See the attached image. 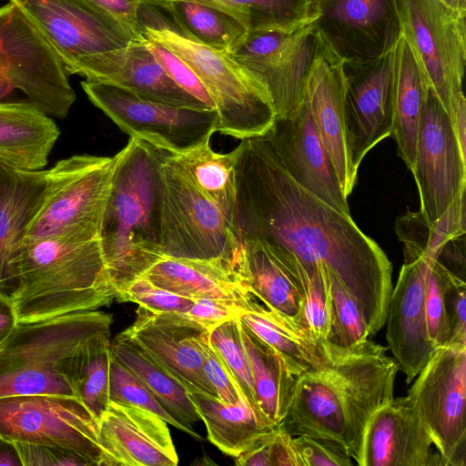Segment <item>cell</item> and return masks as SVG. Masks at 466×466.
Here are the masks:
<instances>
[{
    "label": "cell",
    "mask_w": 466,
    "mask_h": 466,
    "mask_svg": "<svg viewBox=\"0 0 466 466\" xmlns=\"http://www.w3.org/2000/svg\"><path fill=\"white\" fill-rule=\"evenodd\" d=\"M236 166L240 239H257L324 268L359 303L370 336L385 324L392 265L377 242L346 215L286 172L264 137L240 140Z\"/></svg>",
    "instance_id": "1"
},
{
    "label": "cell",
    "mask_w": 466,
    "mask_h": 466,
    "mask_svg": "<svg viewBox=\"0 0 466 466\" xmlns=\"http://www.w3.org/2000/svg\"><path fill=\"white\" fill-rule=\"evenodd\" d=\"M429 253L404 260L392 289L386 314V338L400 369L410 383L437 349L428 334L425 287L431 260Z\"/></svg>",
    "instance_id": "21"
},
{
    "label": "cell",
    "mask_w": 466,
    "mask_h": 466,
    "mask_svg": "<svg viewBox=\"0 0 466 466\" xmlns=\"http://www.w3.org/2000/svg\"><path fill=\"white\" fill-rule=\"evenodd\" d=\"M408 391L442 466L466 465V345L439 347Z\"/></svg>",
    "instance_id": "13"
},
{
    "label": "cell",
    "mask_w": 466,
    "mask_h": 466,
    "mask_svg": "<svg viewBox=\"0 0 466 466\" xmlns=\"http://www.w3.org/2000/svg\"><path fill=\"white\" fill-rule=\"evenodd\" d=\"M331 321L327 340L348 348L368 339L370 331L359 303L334 279H331Z\"/></svg>",
    "instance_id": "41"
},
{
    "label": "cell",
    "mask_w": 466,
    "mask_h": 466,
    "mask_svg": "<svg viewBox=\"0 0 466 466\" xmlns=\"http://www.w3.org/2000/svg\"><path fill=\"white\" fill-rule=\"evenodd\" d=\"M342 64L322 41L306 82L304 97L342 192L348 198L358 174L350 167L346 141Z\"/></svg>",
    "instance_id": "24"
},
{
    "label": "cell",
    "mask_w": 466,
    "mask_h": 466,
    "mask_svg": "<svg viewBox=\"0 0 466 466\" xmlns=\"http://www.w3.org/2000/svg\"><path fill=\"white\" fill-rule=\"evenodd\" d=\"M110 331L85 339L69 356L66 376L96 420L109 404Z\"/></svg>",
    "instance_id": "36"
},
{
    "label": "cell",
    "mask_w": 466,
    "mask_h": 466,
    "mask_svg": "<svg viewBox=\"0 0 466 466\" xmlns=\"http://www.w3.org/2000/svg\"><path fill=\"white\" fill-rule=\"evenodd\" d=\"M177 295L248 302L252 294L244 267L243 245L234 258H186L164 256L142 276Z\"/></svg>",
    "instance_id": "26"
},
{
    "label": "cell",
    "mask_w": 466,
    "mask_h": 466,
    "mask_svg": "<svg viewBox=\"0 0 466 466\" xmlns=\"http://www.w3.org/2000/svg\"><path fill=\"white\" fill-rule=\"evenodd\" d=\"M106 466H177L171 434L160 417L144 409L109 402L97 420Z\"/></svg>",
    "instance_id": "23"
},
{
    "label": "cell",
    "mask_w": 466,
    "mask_h": 466,
    "mask_svg": "<svg viewBox=\"0 0 466 466\" xmlns=\"http://www.w3.org/2000/svg\"><path fill=\"white\" fill-rule=\"evenodd\" d=\"M454 277L433 258L429 265L425 287V313L429 338L436 347L447 345L451 337L446 293Z\"/></svg>",
    "instance_id": "42"
},
{
    "label": "cell",
    "mask_w": 466,
    "mask_h": 466,
    "mask_svg": "<svg viewBox=\"0 0 466 466\" xmlns=\"http://www.w3.org/2000/svg\"><path fill=\"white\" fill-rule=\"evenodd\" d=\"M174 27L208 46L230 53L248 33L237 17L222 10L191 2H176L164 8Z\"/></svg>",
    "instance_id": "37"
},
{
    "label": "cell",
    "mask_w": 466,
    "mask_h": 466,
    "mask_svg": "<svg viewBox=\"0 0 466 466\" xmlns=\"http://www.w3.org/2000/svg\"><path fill=\"white\" fill-rule=\"evenodd\" d=\"M118 157L74 155L46 170L44 198L22 244L76 226L101 228Z\"/></svg>",
    "instance_id": "12"
},
{
    "label": "cell",
    "mask_w": 466,
    "mask_h": 466,
    "mask_svg": "<svg viewBox=\"0 0 466 466\" xmlns=\"http://www.w3.org/2000/svg\"><path fill=\"white\" fill-rule=\"evenodd\" d=\"M238 154L239 146L228 153L214 151L210 139L185 153L169 154L170 160L217 206L237 230L236 166Z\"/></svg>",
    "instance_id": "33"
},
{
    "label": "cell",
    "mask_w": 466,
    "mask_h": 466,
    "mask_svg": "<svg viewBox=\"0 0 466 466\" xmlns=\"http://www.w3.org/2000/svg\"><path fill=\"white\" fill-rule=\"evenodd\" d=\"M403 32L430 87L452 121L465 98L466 14L439 0H399Z\"/></svg>",
    "instance_id": "11"
},
{
    "label": "cell",
    "mask_w": 466,
    "mask_h": 466,
    "mask_svg": "<svg viewBox=\"0 0 466 466\" xmlns=\"http://www.w3.org/2000/svg\"><path fill=\"white\" fill-rule=\"evenodd\" d=\"M110 350L112 356L135 374L171 417L187 429V434L201 440L193 429L200 417L187 390L178 380L122 332L113 339Z\"/></svg>",
    "instance_id": "34"
},
{
    "label": "cell",
    "mask_w": 466,
    "mask_h": 466,
    "mask_svg": "<svg viewBox=\"0 0 466 466\" xmlns=\"http://www.w3.org/2000/svg\"><path fill=\"white\" fill-rule=\"evenodd\" d=\"M60 135L52 117L27 102L0 103V163L38 170Z\"/></svg>",
    "instance_id": "28"
},
{
    "label": "cell",
    "mask_w": 466,
    "mask_h": 466,
    "mask_svg": "<svg viewBox=\"0 0 466 466\" xmlns=\"http://www.w3.org/2000/svg\"><path fill=\"white\" fill-rule=\"evenodd\" d=\"M100 230L76 226L21 245L2 284L8 288L18 324L96 310L116 300Z\"/></svg>",
    "instance_id": "3"
},
{
    "label": "cell",
    "mask_w": 466,
    "mask_h": 466,
    "mask_svg": "<svg viewBox=\"0 0 466 466\" xmlns=\"http://www.w3.org/2000/svg\"><path fill=\"white\" fill-rule=\"evenodd\" d=\"M394 73L390 136L397 144L399 156L410 171L415 158L423 103L430 86L403 35L394 47Z\"/></svg>",
    "instance_id": "31"
},
{
    "label": "cell",
    "mask_w": 466,
    "mask_h": 466,
    "mask_svg": "<svg viewBox=\"0 0 466 466\" xmlns=\"http://www.w3.org/2000/svg\"><path fill=\"white\" fill-rule=\"evenodd\" d=\"M412 173L419 212L435 222L466 190V153L440 99L429 86L418 131Z\"/></svg>",
    "instance_id": "16"
},
{
    "label": "cell",
    "mask_w": 466,
    "mask_h": 466,
    "mask_svg": "<svg viewBox=\"0 0 466 466\" xmlns=\"http://www.w3.org/2000/svg\"><path fill=\"white\" fill-rule=\"evenodd\" d=\"M239 324L258 409L271 426H279L289 412L299 374L279 352Z\"/></svg>",
    "instance_id": "30"
},
{
    "label": "cell",
    "mask_w": 466,
    "mask_h": 466,
    "mask_svg": "<svg viewBox=\"0 0 466 466\" xmlns=\"http://www.w3.org/2000/svg\"><path fill=\"white\" fill-rule=\"evenodd\" d=\"M23 466H90L85 458L57 447L14 442Z\"/></svg>",
    "instance_id": "49"
},
{
    "label": "cell",
    "mask_w": 466,
    "mask_h": 466,
    "mask_svg": "<svg viewBox=\"0 0 466 466\" xmlns=\"http://www.w3.org/2000/svg\"><path fill=\"white\" fill-rule=\"evenodd\" d=\"M0 465L23 466L18 451L13 441L0 439Z\"/></svg>",
    "instance_id": "56"
},
{
    "label": "cell",
    "mask_w": 466,
    "mask_h": 466,
    "mask_svg": "<svg viewBox=\"0 0 466 466\" xmlns=\"http://www.w3.org/2000/svg\"><path fill=\"white\" fill-rule=\"evenodd\" d=\"M244 16L248 32L285 29L315 18L313 0H223Z\"/></svg>",
    "instance_id": "40"
},
{
    "label": "cell",
    "mask_w": 466,
    "mask_h": 466,
    "mask_svg": "<svg viewBox=\"0 0 466 466\" xmlns=\"http://www.w3.org/2000/svg\"><path fill=\"white\" fill-rule=\"evenodd\" d=\"M343 108L350 167L355 174L365 156L391 134L394 48L366 62H343Z\"/></svg>",
    "instance_id": "18"
},
{
    "label": "cell",
    "mask_w": 466,
    "mask_h": 466,
    "mask_svg": "<svg viewBox=\"0 0 466 466\" xmlns=\"http://www.w3.org/2000/svg\"><path fill=\"white\" fill-rule=\"evenodd\" d=\"M208 331L206 329L197 337V344L203 358L204 372L216 390L221 402L225 404L238 403L244 399L219 355L211 345Z\"/></svg>",
    "instance_id": "46"
},
{
    "label": "cell",
    "mask_w": 466,
    "mask_h": 466,
    "mask_svg": "<svg viewBox=\"0 0 466 466\" xmlns=\"http://www.w3.org/2000/svg\"><path fill=\"white\" fill-rule=\"evenodd\" d=\"M262 137L294 181L335 209L350 215L348 198L315 127L304 95L298 109L289 116H277Z\"/></svg>",
    "instance_id": "20"
},
{
    "label": "cell",
    "mask_w": 466,
    "mask_h": 466,
    "mask_svg": "<svg viewBox=\"0 0 466 466\" xmlns=\"http://www.w3.org/2000/svg\"><path fill=\"white\" fill-rule=\"evenodd\" d=\"M112 323L111 314L92 310L17 324L0 345V398L41 393L78 398L66 376L68 358L87 338L110 331Z\"/></svg>",
    "instance_id": "5"
},
{
    "label": "cell",
    "mask_w": 466,
    "mask_h": 466,
    "mask_svg": "<svg viewBox=\"0 0 466 466\" xmlns=\"http://www.w3.org/2000/svg\"><path fill=\"white\" fill-rule=\"evenodd\" d=\"M0 439L61 448L106 466L97 420L78 398L44 393L0 398Z\"/></svg>",
    "instance_id": "10"
},
{
    "label": "cell",
    "mask_w": 466,
    "mask_h": 466,
    "mask_svg": "<svg viewBox=\"0 0 466 466\" xmlns=\"http://www.w3.org/2000/svg\"><path fill=\"white\" fill-rule=\"evenodd\" d=\"M159 167L160 245L165 256L234 258L242 250L238 230L170 160Z\"/></svg>",
    "instance_id": "8"
},
{
    "label": "cell",
    "mask_w": 466,
    "mask_h": 466,
    "mask_svg": "<svg viewBox=\"0 0 466 466\" xmlns=\"http://www.w3.org/2000/svg\"><path fill=\"white\" fill-rule=\"evenodd\" d=\"M127 29L140 32L139 13L143 0H86Z\"/></svg>",
    "instance_id": "51"
},
{
    "label": "cell",
    "mask_w": 466,
    "mask_h": 466,
    "mask_svg": "<svg viewBox=\"0 0 466 466\" xmlns=\"http://www.w3.org/2000/svg\"><path fill=\"white\" fill-rule=\"evenodd\" d=\"M238 318L279 352L299 375L325 360V339H317L294 318L265 306L257 298Z\"/></svg>",
    "instance_id": "32"
},
{
    "label": "cell",
    "mask_w": 466,
    "mask_h": 466,
    "mask_svg": "<svg viewBox=\"0 0 466 466\" xmlns=\"http://www.w3.org/2000/svg\"><path fill=\"white\" fill-rule=\"evenodd\" d=\"M452 124L459 144L466 153V98L458 103L453 113Z\"/></svg>",
    "instance_id": "55"
},
{
    "label": "cell",
    "mask_w": 466,
    "mask_h": 466,
    "mask_svg": "<svg viewBox=\"0 0 466 466\" xmlns=\"http://www.w3.org/2000/svg\"><path fill=\"white\" fill-rule=\"evenodd\" d=\"M146 42L155 58L179 87L198 98L208 107L215 109L209 94L198 77L180 57L157 42L147 38Z\"/></svg>",
    "instance_id": "45"
},
{
    "label": "cell",
    "mask_w": 466,
    "mask_h": 466,
    "mask_svg": "<svg viewBox=\"0 0 466 466\" xmlns=\"http://www.w3.org/2000/svg\"><path fill=\"white\" fill-rule=\"evenodd\" d=\"M396 232L404 247V260L421 255H438L446 242L465 234V194L433 223L419 212L409 211L396 222Z\"/></svg>",
    "instance_id": "38"
},
{
    "label": "cell",
    "mask_w": 466,
    "mask_h": 466,
    "mask_svg": "<svg viewBox=\"0 0 466 466\" xmlns=\"http://www.w3.org/2000/svg\"><path fill=\"white\" fill-rule=\"evenodd\" d=\"M78 76L169 105L211 109L168 76L148 49L144 36L123 48L95 56L84 66Z\"/></svg>",
    "instance_id": "25"
},
{
    "label": "cell",
    "mask_w": 466,
    "mask_h": 466,
    "mask_svg": "<svg viewBox=\"0 0 466 466\" xmlns=\"http://www.w3.org/2000/svg\"><path fill=\"white\" fill-rule=\"evenodd\" d=\"M428 430L411 400L392 398L369 420L359 466H442Z\"/></svg>",
    "instance_id": "22"
},
{
    "label": "cell",
    "mask_w": 466,
    "mask_h": 466,
    "mask_svg": "<svg viewBox=\"0 0 466 466\" xmlns=\"http://www.w3.org/2000/svg\"><path fill=\"white\" fill-rule=\"evenodd\" d=\"M140 32L193 70L214 103L218 132L242 140L262 137L269 131L277 117L269 93L229 53L199 43L167 24L141 21Z\"/></svg>",
    "instance_id": "6"
},
{
    "label": "cell",
    "mask_w": 466,
    "mask_h": 466,
    "mask_svg": "<svg viewBox=\"0 0 466 466\" xmlns=\"http://www.w3.org/2000/svg\"><path fill=\"white\" fill-rule=\"evenodd\" d=\"M167 153L137 138H129L118 152L100 230L116 298L165 256L160 245L159 167Z\"/></svg>",
    "instance_id": "4"
},
{
    "label": "cell",
    "mask_w": 466,
    "mask_h": 466,
    "mask_svg": "<svg viewBox=\"0 0 466 466\" xmlns=\"http://www.w3.org/2000/svg\"><path fill=\"white\" fill-rule=\"evenodd\" d=\"M187 394L206 426L208 441L227 455L238 456L274 428L264 422L244 400L225 404L201 392Z\"/></svg>",
    "instance_id": "35"
},
{
    "label": "cell",
    "mask_w": 466,
    "mask_h": 466,
    "mask_svg": "<svg viewBox=\"0 0 466 466\" xmlns=\"http://www.w3.org/2000/svg\"><path fill=\"white\" fill-rule=\"evenodd\" d=\"M206 329L185 313L155 311L138 305L134 322L122 333L187 392H201L218 399L204 372L203 358L197 344L198 335Z\"/></svg>",
    "instance_id": "19"
},
{
    "label": "cell",
    "mask_w": 466,
    "mask_h": 466,
    "mask_svg": "<svg viewBox=\"0 0 466 466\" xmlns=\"http://www.w3.org/2000/svg\"><path fill=\"white\" fill-rule=\"evenodd\" d=\"M17 324L10 298L0 289V345L12 334Z\"/></svg>",
    "instance_id": "53"
},
{
    "label": "cell",
    "mask_w": 466,
    "mask_h": 466,
    "mask_svg": "<svg viewBox=\"0 0 466 466\" xmlns=\"http://www.w3.org/2000/svg\"><path fill=\"white\" fill-rule=\"evenodd\" d=\"M254 298L248 302L225 299H197L185 314L208 330L223 321L238 317L248 308Z\"/></svg>",
    "instance_id": "48"
},
{
    "label": "cell",
    "mask_w": 466,
    "mask_h": 466,
    "mask_svg": "<svg viewBox=\"0 0 466 466\" xmlns=\"http://www.w3.org/2000/svg\"><path fill=\"white\" fill-rule=\"evenodd\" d=\"M9 1L34 23L68 75H78L95 56L123 48L143 36L86 0Z\"/></svg>",
    "instance_id": "15"
},
{
    "label": "cell",
    "mask_w": 466,
    "mask_h": 466,
    "mask_svg": "<svg viewBox=\"0 0 466 466\" xmlns=\"http://www.w3.org/2000/svg\"><path fill=\"white\" fill-rule=\"evenodd\" d=\"M451 337L448 344L466 345V283L454 277L446 293Z\"/></svg>",
    "instance_id": "50"
},
{
    "label": "cell",
    "mask_w": 466,
    "mask_h": 466,
    "mask_svg": "<svg viewBox=\"0 0 466 466\" xmlns=\"http://www.w3.org/2000/svg\"><path fill=\"white\" fill-rule=\"evenodd\" d=\"M109 401L144 409L187 433V429L171 417L143 382L112 354L109 367Z\"/></svg>",
    "instance_id": "43"
},
{
    "label": "cell",
    "mask_w": 466,
    "mask_h": 466,
    "mask_svg": "<svg viewBox=\"0 0 466 466\" xmlns=\"http://www.w3.org/2000/svg\"><path fill=\"white\" fill-rule=\"evenodd\" d=\"M313 25L342 62H366L402 36L399 0H313Z\"/></svg>",
    "instance_id": "17"
},
{
    "label": "cell",
    "mask_w": 466,
    "mask_h": 466,
    "mask_svg": "<svg viewBox=\"0 0 466 466\" xmlns=\"http://www.w3.org/2000/svg\"><path fill=\"white\" fill-rule=\"evenodd\" d=\"M324 346V361L298 376L281 425L292 436L333 441L357 461L369 420L393 398L400 367L387 348L368 339L348 348L325 339Z\"/></svg>",
    "instance_id": "2"
},
{
    "label": "cell",
    "mask_w": 466,
    "mask_h": 466,
    "mask_svg": "<svg viewBox=\"0 0 466 466\" xmlns=\"http://www.w3.org/2000/svg\"><path fill=\"white\" fill-rule=\"evenodd\" d=\"M293 443L303 466H351L350 456L339 444L309 436H293Z\"/></svg>",
    "instance_id": "47"
},
{
    "label": "cell",
    "mask_w": 466,
    "mask_h": 466,
    "mask_svg": "<svg viewBox=\"0 0 466 466\" xmlns=\"http://www.w3.org/2000/svg\"><path fill=\"white\" fill-rule=\"evenodd\" d=\"M64 65L14 3L0 7V101L27 102L63 119L76 101Z\"/></svg>",
    "instance_id": "7"
},
{
    "label": "cell",
    "mask_w": 466,
    "mask_h": 466,
    "mask_svg": "<svg viewBox=\"0 0 466 466\" xmlns=\"http://www.w3.org/2000/svg\"><path fill=\"white\" fill-rule=\"evenodd\" d=\"M116 300L134 302L155 311L178 313L187 312L195 302V299L159 288L144 277L131 282Z\"/></svg>",
    "instance_id": "44"
},
{
    "label": "cell",
    "mask_w": 466,
    "mask_h": 466,
    "mask_svg": "<svg viewBox=\"0 0 466 466\" xmlns=\"http://www.w3.org/2000/svg\"><path fill=\"white\" fill-rule=\"evenodd\" d=\"M45 189V169H19L0 163V287L42 203Z\"/></svg>",
    "instance_id": "29"
},
{
    "label": "cell",
    "mask_w": 466,
    "mask_h": 466,
    "mask_svg": "<svg viewBox=\"0 0 466 466\" xmlns=\"http://www.w3.org/2000/svg\"><path fill=\"white\" fill-rule=\"evenodd\" d=\"M81 86L90 102L129 138L144 140L172 155L188 151L218 131L216 109L177 106L94 81L85 80Z\"/></svg>",
    "instance_id": "9"
},
{
    "label": "cell",
    "mask_w": 466,
    "mask_h": 466,
    "mask_svg": "<svg viewBox=\"0 0 466 466\" xmlns=\"http://www.w3.org/2000/svg\"><path fill=\"white\" fill-rule=\"evenodd\" d=\"M313 20L285 29L250 31L229 53L268 90L277 116L299 106L321 45Z\"/></svg>",
    "instance_id": "14"
},
{
    "label": "cell",
    "mask_w": 466,
    "mask_h": 466,
    "mask_svg": "<svg viewBox=\"0 0 466 466\" xmlns=\"http://www.w3.org/2000/svg\"><path fill=\"white\" fill-rule=\"evenodd\" d=\"M269 451L271 466H303L293 436L281 424L274 429Z\"/></svg>",
    "instance_id": "52"
},
{
    "label": "cell",
    "mask_w": 466,
    "mask_h": 466,
    "mask_svg": "<svg viewBox=\"0 0 466 466\" xmlns=\"http://www.w3.org/2000/svg\"><path fill=\"white\" fill-rule=\"evenodd\" d=\"M176 2L197 3V4H200V5H208V6H211V7L222 10V11L228 13L231 15L237 17L247 27L246 20H245L244 16L240 14V12H238L237 9L233 8L229 5H228L223 0H143L144 5L153 6L154 8L159 7L162 9H164L165 7H167Z\"/></svg>",
    "instance_id": "54"
},
{
    "label": "cell",
    "mask_w": 466,
    "mask_h": 466,
    "mask_svg": "<svg viewBox=\"0 0 466 466\" xmlns=\"http://www.w3.org/2000/svg\"><path fill=\"white\" fill-rule=\"evenodd\" d=\"M451 9L466 14V0H439Z\"/></svg>",
    "instance_id": "57"
},
{
    "label": "cell",
    "mask_w": 466,
    "mask_h": 466,
    "mask_svg": "<svg viewBox=\"0 0 466 466\" xmlns=\"http://www.w3.org/2000/svg\"><path fill=\"white\" fill-rule=\"evenodd\" d=\"M208 336L211 345L228 370L242 398L264 422L271 426L262 416L257 403L251 370L241 336L238 318L235 317L216 325L208 329Z\"/></svg>",
    "instance_id": "39"
},
{
    "label": "cell",
    "mask_w": 466,
    "mask_h": 466,
    "mask_svg": "<svg viewBox=\"0 0 466 466\" xmlns=\"http://www.w3.org/2000/svg\"><path fill=\"white\" fill-rule=\"evenodd\" d=\"M241 241L245 271L252 294L265 306L298 321L304 289L294 258L257 239Z\"/></svg>",
    "instance_id": "27"
}]
</instances>
